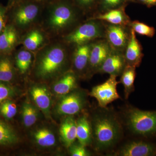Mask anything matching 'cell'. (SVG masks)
I'll use <instances>...</instances> for the list:
<instances>
[{
  "label": "cell",
  "instance_id": "obj_30",
  "mask_svg": "<svg viewBox=\"0 0 156 156\" xmlns=\"http://www.w3.org/2000/svg\"><path fill=\"white\" fill-rule=\"evenodd\" d=\"M17 94V89L11 83L0 81V105L6 100L12 99Z\"/></svg>",
  "mask_w": 156,
  "mask_h": 156
},
{
  "label": "cell",
  "instance_id": "obj_5",
  "mask_svg": "<svg viewBox=\"0 0 156 156\" xmlns=\"http://www.w3.org/2000/svg\"><path fill=\"white\" fill-rule=\"evenodd\" d=\"M105 37V25L101 20L91 18L66 34L63 37V41L66 44L76 47Z\"/></svg>",
  "mask_w": 156,
  "mask_h": 156
},
{
  "label": "cell",
  "instance_id": "obj_10",
  "mask_svg": "<svg viewBox=\"0 0 156 156\" xmlns=\"http://www.w3.org/2000/svg\"><path fill=\"white\" fill-rule=\"evenodd\" d=\"M112 49V48L105 38L92 42L89 56L87 77H90L94 74L98 73L101 65Z\"/></svg>",
  "mask_w": 156,
  "mask_h": 156
},
{
  "label": "cell",
  "instance_id": "obj_34",
  "mask_svg": "<svg viewBox=\"0 0 156 156\" xmlns=\"http://www.w3.org/2000/svg\"><path fill=\"white\" fill-rule=\"evenodd\" d=\"M8 12V7H4L0 4V34L7 25Z\"/></svg>",
  "mask_w": 156,
  "mask_h": 156
},
{
  "label": "cell",
  "instance_id": "obj_25",
  "mask_svg": "<svg viewBox=\"0 0 156 156\" xmlns=\"http://www.w3.org/2000/svg\"><path fill=\"white\" fill-rule=\"evenodd\" d=\"M120 82L124 88L125 97L128 99L134 90V83L136 77V68L127 65L121 75Z\"/></svg>",
  "mask_w": 156,
  "mask_h": 156
},
{
  "label": "cell",
  "instance_id": "obj_33",
  "mask_svg": "<svg viewBox=\"0 0 156 156\" xmlns=\"http://www.w3.org/2000/svg\"><path fill=\"white\" fill-rule=\"evenodd\" d=\"M73 143L69 147V153L72 156H88L91 155L86 148V147L80 144H74Z\"/></svg>",
  "mask_w": 156,
  "mask_h": 156
},
{
  "label": "cell",
  "instance_id": "obj_38",
  "mask_svg": "<svg viewBox=\"0 0 156 156\" xmlns=\"http://www.w3.org/2000/svg\"><path fill=\"white\" fill-rule=\"evenodd\" d=\"M128 2H135V0H127Z\"/></svg>",
  "mask_w": 156,
  "mask_h": 156
},
{
  "label": "cell",
  "instance_id": "obj_36",
  "mask_svg": "<svg viewBox=\"0 0 156 156\" xmlns=\"http://www.w3.org/2000/svg\"><path fill=\"white\" fill-rule=\"evenodd\" d=\"M9 2L8 7L12 5L13 4H15V3L19 2V1H20V0H9Z\"/></svg>",
  "mask_w": 156,
  "mask_h": 156
},
{
  "label": "cell",
  "instance_id": "obj_20",
  "mask_svg": "<svg viewBox=\"0 0 156 156\" xmlns=\"http://www.w3.org/2000/svg\"><path fill=\"white\" fill-rule=\"evenodd\" d=\"M60 137L63 144L69 147L77 138L76 120L73 116H68L62 123L59 129Z\"/></svg>",
  "mask_w": 156,
  "mask_h": 156
},
{
  "label": "cell",
  "instance_id": "obj_19",
  "mask_svg": "<svg viewBox=\"0 0 156 156\" xmlns=\"http://www.w3.org/2000/svg\"><path fill=\"white\" fill-rule=\"evenodd\" d=\"M126 6L112 9L99 14L92 18L107 22L111 24L129 26L131 20L125 11Z\"/></svg>",
  "mask_w": 156,
  "mask_h": 156
},
{
  "label": "cell",
  "instance_id": "obj_35",
  "mask_svg": "<svg viewBox=\"0 0 156 156\" xmlns=\"http://www.w3.org/2000/svg\"><path fill=\"white\" fill-rule=\"evenodd\" d=\"M135 2L144 5L148 8L156 7V0H135Z\"/></svg>",
  "mask_w": 156,
  "mask_h": 156
},
{
  "label": "cell",
  "instance_id": "obj_15",
  "mask_svg": "<svg viewBox=\"0 0 156 156\" xmlns=\"http://www.w3.org/2000/svg\"><path fill=\"white\" fill-rule=\"evenodd\" d=\"M30 92L37 107L49 116L51 106V95L48 87L43 84H35L31 87Z\"/></svg>",
  "mask_w": 156,
  "mask_h": 156
},
{
  "label": "cell",
  "instance_id": "obj_2",
  "mask_svg": "<svg viewBox=\"0 0 156 156\" xmlns=\"http://www.w3.org/2000/svg\"><path fill=\"white\" fill-rule=\"evenodd\" d=\"M43 30L49 34H62L75 25L80 10L72 0H51L46 3Z\"/></svg>",
  "mask_w": 156,
  "mask_h": 156
},
{
  "label": "cell",
  "instance_id": "obj_17",
  "mask_svg": "<svg viewBox=\"0 0 156 156\" xmlns=\"http://www.w3.org/2000/svg\"><path fill=\"white\" fill-rule=\"evenodd\" d=\"M78 77L76 74L72 69L62 74L57 78L53 84V93L61 97L77 89Z\"/></svg>",
  "mask_w": 156,
  "mask_h": 156
},
{
  "label": "cell",
  "instance_id": "obj_21",
  "mask_svg": "<svg viewBox=\"0 0 156 156\" xmlns=\"http://www.w3.org/2000/svg\"><path fill=\"white\" fill-rule=\"evenodd\" d=\"M76 134L77 139L82 145L86 147L92 143V125L87 115H83L76 120Z\"/></svg>",
  "mask_w": 156,
  "mask_h": 156
},
{
  "label": "cell",
  "instance_id": "obj_31",
  "mask_svg": "<svg viewBox=\"0 0 156 156\" xmlns=\"http://www.w3.org/2000/svg\"><path fill=\"white\" fill-rule=\"evenodd\" d=\"M127 0H99L97 8L100 13H103L112 9L126 6Z\"/></svg>",
  "mask_w": 156,
  "mask_h": 156
},
{
  "label": "cell",
  "instance_id": "obj_18",
  "mask_svg": "<svg viewBox=\"0 0 156 156\" xmlns=\"http://www.w3.org/2000/svg\"><path fill=\"white\" fill-rule=\"evenodd\" d=\"M20 42L19 31L11 23L0 34V54H11Z\"/></svg>",
  "mask_w": 156,
  "mask_h": 156
},
{
  "label": "cell",
  "instance_id": "obj_8",
  "mask_svg": "<svg viewBox=\"0 0 156 156\" xmlns=\"http://www.w3.org/2000/svg\"><path fill=\"white\" fill-rule=\"evenodd\" d=\"M117 76L110 75L104 83L93 87L89 95L96 99L98 105L102 108H106L109 104L120 98L117 91Z\"/></svg>",
  "mask_w": 156,
  "mask_h": 156
},
{
  "label": "cell",
  "instance_id": "obj_26",
  "mask_svg": "<svg viewBox=\"0 0 156 156\" xmlns=\"http://www.w3.org/2000/svg\"><path fill=\"white\" fill-rule=\"evenodd\" d=\"M34 137L35 142L41 147H51L56 144V138L55 134L47 128L37 129L34 132Z\"/></svg>",
  "mask_w": 156,
  "mask_h": 156
},
{
  "label": "cell",
  "instance_id": "obj_13",
  "mask_svg": "<svg viewBox=\"0 0 156 156\" xmlns=\"http://www.w3.org/2000/svg\"><path fill=\"white\" fill-rule=\"evenodd\" d=\"M156 155V147L153 144L142 140H134L123 145L115 155L153 156Z\"/></svg>",
  "mask_w": 156,
  "mask_h": 156
},
{
  "label": "cell",
  "instance_id": "obj_22",
  "mask_svg": "<svg viewBox=\"0 0 156 156\" xmlns=\"http://www.w3.org/2000/svg\"><path fill=\"white\" fill-rule=\"evenodd\" d=\"M16 74V69L11 54H0V81L11 83Z\"/></svg>",
  "mask_w": 156,
  "mask_h": 156
},
{
  "label": "cell",
  "instance_id": "obj_14",
  "mask_svg": "<svg viewBox=\"0 0 156 156\" xmlns=\"http://www.w3.org/2000/svg\"><path fill=\"white\" fill-rule=\"evenodd\" d=\"M48 41V35L43 28L33 27L27 32L21 42L24 48L33 52L47 44Z\"/></svg>",
  "mask_w": 156,
  "mask_h": 156
},
{
  "label": "cell",
  "instance_id": "obj_23",
  "mask_svg": "<svg viewBox=\"0 0 156 156\" xmlns=\"http://www.w3.org/2000/svg\"><path fill=\"white\" fill-rule=\"evenodd\" d=\"M18 140L16 131L8 123L0 118V147H9Z\"/></svg>",
  "mask_w": 156,
  "mask_h": 156
},
{
  "label": "cell",
  "instance_id": "obj_6",
  "mask_svg": "<svg viewBox=\"0 0 156 156\" xmlns=\"http://www.w3.org/2000/svg\"><path fill=\"white\" fill-rule=\"evenodd\" d=\"M128 128L134 134L147 136L156 133V111H146L131 108L126 112Z\"/></svg>",
  "mask_w": 156,
  "mask_h": 156
},
{
  "label": "cell",
  "instance_id": "obj_37",
  "mask_svg": "<svg viewBox=\"0 0 156 156\" xmlns=\"http://www.w3.org/2000/svg\"><path fill=\"white\" fill-rule=\"evenodd\" d=\"M33 1H37V2H41L44 3L45 4L49 2L51 0H33Z\"/></svg>",
  "mask_w": 156,
  "mask_h": 156
},
{
  "label": "cell",
  "instance_id": "obj_16",
  "mask_svg": "<svg viewBox=\"0 0 156 156\" xmlns=\"http://www.w3.org/2000/svg\"><path fill=\"white\" fill-rule=\"evenodd\" d=\"M127 65L138 67L142 62L144 54L142 46L137 40L136 33L131 28V36L124 51Z\"/></svg>",
  "mask_w": 156,
  "mask_h": 156
},
{
  "label": "cell",
  "instance_id": "obj_7",
  "mask_svg": "<svg viewBox=\"0 0 156 156\" xmlns=\"http://www.w3.org/2000/svg\"><path fill=\"white\" fill-rule=\"evenodd\" d=\"M87 103L86 92L77 89L61 96L56 105V112L60 115L73 116L80 112Z\"/></svg>",
  "mask_w": 156,
  "mask_h": 156
},
{
  "label": "cell",
  "instance_id": "obj_4",
  "mask_svg": "<svg viewBox=\"0 0 156 156\" xmlns=\"http://www.w3.org/2000/svg\"><path fill=\"white\" fill-rule=\"evenodd\" d=\"M45 3L33 0H20L8 7L11 10V24L19 31H26L34 27L44 8Z\"/></svg>",
  "mask_w": 156,
  "mask_h": 156
},
{
  "label": "cell",
  "instance_id": "obj_32",
  "mask_svg": "<svg viewBox=\"0 0 156 156\" xmlns=\"http://www.w3.org/2000/svg\"><path fill=\"white\" fill-rule=\"evenodd\" d=\"M74 4L83 12H88L97 8L99 0H72Z\"/></svg>",
  "mask_w": 156,
  "mask_h": 156
},
{
  "label": "cell",
  "instance_id": "obj_1",
  "mask_svg": "<svg viewBox=\"0 0 156 156\" xmlns=\"http://www.w3.org/2000/svg\"><path fill=\"white\" fill-rule=\"evenodd\" d=\"M69 64V53L66 44L49 43L37 51L34 74L40 80H50L70 69Z\"/></svg>",
  "mask_w": 156,
  "mask_h": 156
},
{
  "label": "cell",
  "instance_id": "obj_3",
  "mask_svg": "<svg viewBox=\"0 0 156 156\" xmlns=\"http://www.w3.org/2000/svg\"><path fill=\"white\" fill-rule=\"evenodd\" d=\"M92 143L97 151L113 147L122 137V128L117 117L108 111H98L91 121Z\"/></svg>",
  "mask_w": 156,
  "mask_h": 156
},
{
  "label": "cell",
  "instance_id": "obj_12",
  "mask_svg": "<svg viewBox=\"0 0 156 156\" xmlns=\"http://www.w3.org/2000/svg\"><path fill=\"white\" fill-rule=\"evenodd\" d=\"M126 66L124 52L112 49L101 65L98 73L117 77L121 75Z\"/></svg>",
  "mask_w": 156,
  "mask_h": 156
},
{
  "label": "cell",
  "instance_id": "obj_28",
  "mask_svg": "<svg viewBox=\"0 0 156 156\" xmlns=\"http://www.w3.org/2000/svg\"><path fill=\"white\" fill-rule=\"evenodd\" d=\"M129 27L135 33L149 37H153L155 34V29L154 27L138 20L131 21Z\"/></svg>",
  "mask_w": 156,
  "mask_h": 156
},
{
  "label": "cell",
  "instance_id": "obj_11",
  "mask_svg": "<svg viewBox=\"0 0 156 156\" xmlns=\"http://www.w3.org/2000/svg\"><path fill=\"white\" fill-rule=\"evenodd\" d=\"M76 46L71 57L73 69L78 77H87L92 42Z\"/></svg>",
  "mask_w": 156,
  "mask_h": 156
},
{
  "label": "cell",
  "instance_id": "obj_9",
  "mask_svg": "<svg viewBox=\"0 0 156 156\" xmlns=\"http://www.w3.org/2000/svg\"><path fill=\"white\" fill-rule=\"evenodd\" d=\"M131 36L129 26L108 23L105 25V37L112 49L124 52Z\"/></svg>",
  "mask_w": 156,
  "mask_h": 156
},
{
  "label": "cell",
  "instance_id": "obj_27",
  "mask_svg": "<svg viewBox=\"0 0 156 156\" xmlns=\"http://www.w3.org/2000/svg\"><path fill=\"white\" fill-rule=\"evenodd\" d=\"M38 118L37 109L29 102L23 105L22 119L23 122L27 128H30L34 125Z\"/></svg>",
  "mask_w": 156,
  "mask_h": 156
},
{
  "label": "cell",
  "instance_id": "obj_29",
  "mask_svg": "<svg viewBox=\"0 0 156 156\" xmlns=\"http://www.w3.org/2000/svg\"><path fill=\"white\" fill-rule=\"evenodd\" d=\"M17 105L12 99L6 100L0 105V115L5 119L10 120L17 114Z\"/></svg>",
  "mask_w": 156,
  "mask_h": 156
},
{
  "label": "cell",
  "instance_id": "obj_24",
  "mask_svg": "<svg viewBox=\"0 0 156 156\" xmlns=\"http://www.w3.org/2000/svg\"><path fill=\"white\" fill-rule=\"evenodd\" d=\"M25 48L20 49L14 57L15 68L21 74H25L29 70L33 59V53Z\"/></svg>",
  "mask_w": 156,
  "mask_h": 156
}]
</instances>
